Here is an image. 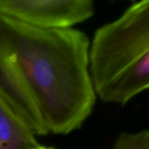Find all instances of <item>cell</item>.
Returning <instances> with one entry per match:
<instances>
[{
	"label": "cell",
	"instance_id": "8992f818",
	"mask_svg": "<svg viewBox=\"0 0 149 149\" xmlns=\"http://www.w3.org/2000/svg\"><path fill=\"white\" fill-rule=\"evenodd\" d=\"M41 149H56V148H55L54 147H47V146H43L42 148Z\"/></svg>",
	"mask_w": 149,
	"mask_h": 149
},
{
	"label": "cell",
	"instance_id": "5b68a950",
	"mask_svg": "<svg viewBox=\"0 0 149 149\" xmlns=\"http://www.w3.org/2000/svg\"><path fill=\"white\" fill-rule=\"evenodd\" d=\"M113 149H149V130L120 134Z\"/></svg>",
	"mask_w": 149,
	"mask_h": 149
},
{
	"label": "cell",
	"instance_id": "6da1fadb",
	"mask_svg": "<svg viewBox=\"0 0 149 149\" xmlns=\"http://www.w3.org/2000/svg\"><path fill=\"white\" fill-rule=\"evenodd\" d=\"M90 47L77 29H39L0 13V100L35 135H68L93 113Z\"/></svg>",
	"mask_w": 149,
	"mask_h": 149
},
{
	"label": "cell",
	"instance_id": "3957f363",
	"mask_svg": "<svg viewBox=\"0 0 149 149\" xmlns=\"http://www.w3.org/2000/svg\"><path fill=\"white\" fill-rule=\"evenodd\" d=\"M0 13L39 29H63L95 14L92 0H0Z\"/></svg>",
	"mask_w": 149,
	"mask_h": 149
},
{
	"label": "cell",
	"instance_id": "7a4b0ae2",
	"mask_svg": "<svg viewBox=\"0 0 149 149\" xmlns=\"http://www.w3.org/2000/svg\"><path fill=\"white\" fill-rule=\"evenodd\" d=\"M89 58L95 92L102 101L125 105L149 90V0L132 3L99 27Z\"/></svg>",
	"mask_w": 149,
	"mask_h": 149
},
{
	"label": "cell",
	"instance_id": "277c9868",
	"mask_svg": "<svg viewBox=\"0 0 149 149\" xmlns=\"http://www.w3.org/2000/svg\"><path fill=\"white\" fill-rule=\"evenodd\" d=\"M31 130L0 100V149H41Z\"/></svg>",
	"mask_w": 149,
	"mask_h": 149
}]
</instances>
